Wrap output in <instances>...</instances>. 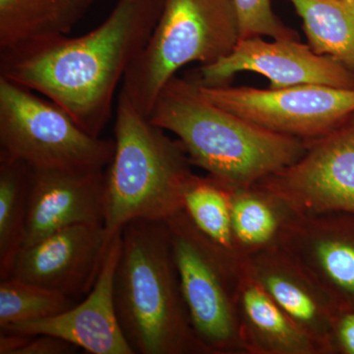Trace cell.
I'll use <instances>...</instances> for the list:
<instances>
[{"label":"cell","instance_id":"cell-1","mask_svg":"<svg viewBox=\"0 0 354 354\" xmlns=\"http://www.w3.org/2000/svg\"><path fill=\"white\" fill-rule=\"evenodd\" d=\"M165 0H118L99 27L77 38L0 50V76L48 97L88 134L101 137L114 93L145 48Z\"/></svg>","mask_w":354,"mask_h":354},{"label":"cell","instance_id":"cell-2","mask_svg":"<svg viewBox=\"0 0 354 354\" xmlns=\"http://www.w3.org/2000/svg\"><path fill=\"white\" fill-rule=\"evenodd\" d=\"M148 120L176 135L192 165L230 187L258 183L301 157L307 141L272 132L203 97L192 79L174 76Z\"/></svg>","mask_w":354,"mask_h":354},{"label":"cell","instance_id":"cell-3","mask_svg":"<svg viewBox=\"0 0 354 354\" xmlns=\"http://www.w3.org/2000/svg\"><path fill=\"white\" fill-rule=\"evenodd\" d=\"M120 232L113 299L134 354H206L184 304L167 223L134 220Z\"/></svg>","mask_w":354,"mask_h":354},{"label":"cell","instance_id":"cell-4","mask_svg":"<svg viewBox=\"0 0 354 354\" xmlns=\"http://www.w3.org/2000/svg\"><path fill=\"white\" fill-rule=\"evenodd\" d=\"M114 143L106 171L104 225L109 239L129 221H165L180 212L184 192L194 176L180 142L139 113L121 92Z\"/></svg>","mask_w":354,"mask_h":354},{"label":"cell","instance_id":"cell-5","mask_svg":"<svg viewBox=\"0 0 354 354\" xmlns=\"http://www.w3.org/2000/svg\"><path fill=\"white\" fill-rule=\"evenodd\" d=\"M241 39L234 0H165L145 48L129 67L120 92L142 115H150L158 95L177 71L227 57Z\"/></svg>","mask_w":354,"mask_h":354},{"label":"cell","instance_id":"cell-6","mask_svg":"<svg viewBox=\"0 0 354 354\" xmlns=\"http://www.w3.org/2000/svg\"><path fill=\"white\" fill-rule=\"evenodd\" d=\"M191 325L206 354H245L237 315L242 261L209 241L181 209L165 221Z\"/></svg>","mask_w":354,"mask_h":354},{"label":"cell","instance_id":"cell-7","mask_svg":"<svg viewBox=\"0 0 354 354\" xmlns=\"http://www.w3.org/2000/svg\"><path fill=\"white\" fill-rule=\"evenodd\" d=\"M114 139L88 134L64 109L0 76V156L35 169L109 167Z\"/></svg>","mask_w":354,"mask_h":354},{"label":"cell","instance_id":"cell-8","mask_svg":"<svg viewBox=\"0 0 354 354\" xmlns=\"http://www.w3.org/2000/svg\"><path fill=\"white\" fill-rule=\"evenodd\" d=\"M209 102L279 134L314 140L334 130L354 113V88L298 85L281 88L204 86Z\"/></svg>","mask_w":354,"mask_h":354},{"label":"cell","instance_id":"cell-9","mask_svg":"<svg viewBox=\"0 0 354 354\" xmlns=\"http://www.w3.org/2000/svg\"><path fill=\"white\" fill-rule=\"evenodd\" d=\"M258 183L298 214H354V113L328 134L307 141L301 157Z\"/></svg>","mask_w":354,"mask_h":354},{"label":"cell","instance_id":"cell-10","mask_svg":"<svg viewBox=\"0 0 354 354\" xmlns=\"http://www.w3.org/2000/svg\"><path fill=\"white\" fill-rule=\"evenodd\" d=\"M241 72L266 77L272 88L298 85L354 88L353 72L335 58L319 55L299 39L267 41L263 37L239 39L227 57L200 67L194 80L204 86L227 85Z\"/></svg>","mask_w":354,"mask_h":354},{"label":"cell","instance_id":"cell-11","mask_svg":"<svg viewBox=\"0 0 354 354\" xmlns=\"http://www.w3.org/2000/svg\"><path fill=\"white\" fill-rule=\"evenodd\" d=\"M111 241L101 223L62 228L21 249L9 277L70 298L88 295L101 272Z\"/></svg>","mask_w":354,"mask_h":354},{"label":"cell","instance_id":"cell-12","mask_svg":"<svg viewBox=\"0 0 354 354\" xmlns=\"http://www.w3.org/2000/svg\"><path fill=\"white\" fill-rule=\"evenodd\" d=\"M281 248L315 279L337 308L354 307V214H299Z\"/></svg>","mask_w":354,"mask_h":354},{"label":"cell","instance_id":"cell-13","mask_svg":"<svg viewBox=\"0 0 354 354\" xmlns=\"http://www.w3.org/2000/svg\"><path fill=\"white\" fill-rule=\"evenodd\" d=\"M106 171L31 169L24 247L71 225H104Z\"/></svg>","mask_w":354,"mask_h":354},{"label":"cell","instance_id":"cell-14","mask_svg":"<svg viewBox=\"0 0 354 354\" xmlns=\"http://www.w3.org/2000/svg\"><path fill=\"white\" fill-rule=\"evenodd\" d=\"M121 250V232L109 244L94 286L80 304L43 320L0 329L28 335H50L92 354H134L121 330L113 299V279Z\"/></svg>","mask_w":354,"mask_h":354},{"label":"cell","instance_id":"cell-15","mask_svg":"<svg viewBox=\"0 0 354 354\" xmlns=\"http://www.w3.org/2000/svg\"><path fill=\"white\" fill-rule=\"evenodd\" d=\"M258 283L300 329L332 354L330 329L337 305L285 249H272L245 260Z\"/></svg>","mask_w":354,"mask_h":354},{"label":"cell","instance_id":"cell-16","mask_svg":"<svg viewBox=\"0 0 354 354\" xmlns=\"http://www.w3.org/2000/svg\"><path fill=\"white\" fill-rule=\"evenodd\" d=\"M237 315L245 354H323L320 346L293 322L242 261Z\"/></svg>","mask_w":354,"mask_h":354},{"label":"cell","instance_id":"cell-17","mask_svg":"<svg viewBox=\"0 0 354 354\" xmlns=\"http://www.w3.org/2000/svg\"><path fill=\"white\" fill-rule=\"evenodd\" d=\"M299 215L283 197L260 183L232 188V232L235 255L246 260L283 245Z\"/></svg>","mask_w":354,"mask_h":354},{"label":"cell","instance_id":"cell-18","mask_svg":"<svg viewBox=\"0 0 354 354\" xmlns=\"http://www.w3.org/2000/svg\"><path fill=\"white\" fill-rule=\"evenodd\" d=\"M97 0H0V50L68 36Z\"/></svg>","mask_w":354,"mask_h":354},{"label":"cell","instance_id":"cell-19","mask_svg":"<svg viewBox=\"0 0 354 354\" xmlns=\"http://www.w3.org/2000/svg\"><path fill=\"white\" fill-rule=\"evenodd\" d=\"M302 22L308 44L354 73V0H288Z\"/></svg>","mask_w":354,"mask_h":354},{"label":"cell","instance_id":"cell-20","mask_svg":"<svg viewBox=\"0 0 354 354\" xmlns=\"http://www.w3.org/2000/svg\"><path fill=\"white\" fill-rule=\"evenodd\" d=\"M31 167L0 156V279L10 276L24 243Z\"/></svg>","mask_w":354,"mask_h":354},{"label":"cell","instance_id":"cell-21","mask_svg":"<svg viewBox=\"0 0 354 354\" xmlns=\"http://www.w3.org/2000/svg\"><path fill=\"white\" fill-rule=\"evenodd\" d=\"M232 187L207 176L191 177L183 196V211L209 241L237 258L232 244Z\"/></svg>","mask_w":354,"mask_h":354},{"label":"cell","instance_id":"cell-22","mask_svg":"<svg viewBox=\"0 0 354 354\" xmlns=\"http://www.w3.org/2000/svg\"><path fill=\"white\" fill-rule=\"evenodd\" d=\"M74 305L72 298L44 286L13 277L0 281V329L50 318Z\"/></svg>","mask_w":354,"mask_h":354},{"label":"cell","instance_id":"cell-23","mask_svg":"<svg viewBox=\"0 0 354 354\" xmlns=\"http://www.w3.org/2000/svg\"><path fill=\"white\" fill-rule=\"evenodd\" d=\"M239 15L241 39L268 37L272 39H299L274 14L272 0H234Z\"/></svg>","mask_w":354,"mask_h":354},{"label":"cell","instance_id":"cell-24","mask_svg":"<svg viewBox=\"0 0 354 354\" xmlns=\"http://www.w3.org/2000/svg\"><path fill=\"white\" fill-rule=\"evenodd\" d=\"M332 354H354V307L337 308L330 329Z\"/></svg>","mask_w":354,"mask_h":354},{"label":"cell","instance_id":"cell-25","mask_svg":"<svg viewBox=\"0 0 354 354\" xmlns=\"http://www.w3.org/2000/svg\"><path fill=\"white\" fill-rule=\"evenodd\" d=\"M79 348L75 344L50 335H31L19 354H69Z\"/></svg>","mask_w":354,"mask_h":354},{"label":"cell","instance_id":"cell-26","mask_svg":"<svg viewBox=\"0 0 354 354\" xmlns=\"http://www.w3.org/2000/svg\"><path fill=\"white\" fill-rule=\"evenodd\" d=\"M31 335L0 332V354H19Z\"/></svg>","mask_w":354,"mask_h":354}]
</instances>
